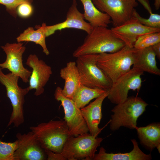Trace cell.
<instances>
[{"label":"cell","instance_id":"cell-1","mask_svg":"<svg viewBox=\"0 0 160 160\" xmlns=\"http://www.w3.org/2000/svg\"><path fill=\"white\" fill-rule=\"evenodd\" d=\"M126 45L124 42L116 37L111 29L99 26L93 28L88 34L83 44L73 53L75 57L90 54L113 53Z\"/></svg>","mask_w":160,"mask_h":160},{"label":"cell","instance_id":"cell-2","mask_svg":"<svg viewBox=\"0 0 160 160\" xmlns=\"http://www.w3.org/2000/svg\"><path fill=\"white\" fill-rule=\"evenodd\" d=\"M139 49L125 45L113 53L98 54L97 66L111 81L112 83L129 71L135 62Z\"/></svg>","mask_w":160,"mask_h":160},{"label":"cell","instance_id":"cell-3","mask_svg":"<svg viewBox=\"0 0 160 160\" xmlns=\"http://www.w3.org/2000/svg\"><path fill=\"white\" fill-rule=\"evenodd\" d=\"M29 129L36 136L41 147L45 150L60 153L71 134L64 120H51L43 122Z\"/></svg>","mask_w":160,"mask_h":160},{"label":"cell","instance_id":"cell-4","mask_svg":"<svg viewBox=\"0 0 160 160\" xmlns=\"http://www.w3.org/2000/svg\"><path fill=\"white\" fill-rule=\"evenodd\" d=\"M148 105L140 97H128L123 102L116 104L111 110L113 114L109 122L110 129L113 131L122 127L135 129L138 118L145 111Z\"/></svg>","mask_w":160,"mask_h":160},{"label":"cell","instance_id":"cell-5","mask_svg":"<svg viewBox=\"0 0 160 160\" xmlns=\"http://www.w3.org/2000/svg\"><path fill=\"white\" fill-rule=\"evenodd\" d=\"M19 78L11 72L5 74L0 68V82L6 88L7 96L10 101L12 108L7 127L13 124L15 127H18L24 121V97L30 90L28 87L22 88L19 86Z\"/></svg>","mask_w":160,"mask_h":160},{"label":"cell","instance_id":"cell-6","mask_svg":"<svg viewBox=\"0 0 160 160\" xmlns=\"http://www.w3.org/2000/svg\"><path fill=\"white\" fill-rule=\"evenodd\" d=\"M98 54H90L76 57V63L82 84L87 87L108 91L112 82L97 66Z\"/></svg>","mask_w":160,"mask_h":160},{"label":"cell","instance_id":"cell-7","mask_svg":"<svg viewBox=\"0 0 160 160\" xmlns=\"http://www.w3.org/2000/svg\"><path fill=\"white\" fill-rule=\"evenodd\" d=\"M103 140L102 138L88 133L71 136L66 140L60 153L66 160H93Z\"/></svg>","mask_w":160,"mask_h":160},{"label":"cell","instance_id":"cell-8","mask_svg":"<svg viewBox=\"0 0 160 160\" xmlns=\"http://www.w3.org/2000/svg\"><path fill=\"white\" fill-rule=\"evenodd\" d=\"M144 72L135 67L118 78L112 83L107 97L112 103L117 104L128 97L130 90H140L142 81L141 76Z\"/></svg>","mask_w":160,"mask_h":160},{"label":"cell","instance_id":"cell-9","mask_svg":"<svg viewBox=\"0 0 160 160\" xmlns=\"http://www.w3.org/2000/svg\"><path fill=\"white\" fill-rule=\"evenodd\" d=\"M92 0L98 10L109 16L114 27L131 19L134 8L138 5L136 0Z\"/></svg>","mask_w":160,"mask_h":160},{"label":"cell","instance_id":"cell-10","mask_svg":"<svg viewBox=\"0 0 160 160\" xmlns=\"http://www.w3.org/2000/svg\"><path fill=\"white\" fill-rule=\"evenodd\" d=\"M62 88L57 87L55 91V99L61 103L65 113L64 121L71 135L77 136L89 132L87 125L82 116L81 109L77 107L71 99L62 93Z\"/></svg>","mask_w":160,"mask_h":160},{"label":"cell","instance_id":"cell-11","mask_svg":"<svg viewBox=\"0 0 160 160\" xmlns=\"http://www.w3.org/2000/svg\"><path fill=\"white\" fill-rule=\"evenodd\" d=\"M21 42L7 43L1 48L6 55V58L3 63H0L2 70L8 69L10 72L19 76L25 83L28 82L31 71L25 68L23 64V55L25 47Z\"/></svg>","mask_w":160,"mask_h":160},{"label":"cell","instance_id":"cell-12","mask_svg":"<svg viewBox=\"0 0 160 160\" xmlns=\"http://www.w3.org/2000/svg\"><path fill=\"white\" fill-rule=\"evenodd\" d=\"M17 147L14 153L15 160H44L47 159L44 150L33 132L31 131L16 135Z\"/></svg>","mask_w":160,"mask_h":160},{"label":"cell","instance_id":"cell-13","mask_svg":"<svg viewBox=\"0 0 160 160\" xmlns=\"http://www.w3.org/2000/svg\"><path fill=\"white\" fill-rule=\"evenodd\" d=\"M26 64L32 69L28 87L30 90H35V95H40L44 92V87L52 74V68L35 54L29 56Z\"/></svg>","mask_w":160,"mask_h":160},{"label":"cell","instance_id":"cell-14","mask_svg":"<svg viewBox=\"0 0 160 160\" xmlns=\"http://www.w3.org/2000/svg\"><path fill=\"white\" fill-rule=\"evenodd\" d=\"M114 35L123 41L126 45L133 47L137 38L143 35L153 32H160V28L146 26L137 20L132 18L122 25L111 28Z\"/></svg>","mask_w":160,"mask_h":160},{"label":"cell","instance_id":"cell-15","mask_svg":"<svg viewBox=\"0 0 160 160\" xmlns=\"http://www.w3.org/2000/svg\"><path fill=\"white\" fill-rule=\"evenodd\" d=\"M76 0L72 3L67 12L66 19L64 21L56 24L45 27L46 36L54 34L57 31L66 28H75L83 30L87 34L89 33L93 27L89 23L84 20L83 13L80 12L77 8Z\"/></svg>","mask_w":160,"mask_h":160},{"label":"cell","instance_id":"cell-16","mask_svg":"<svg viewBox=\"0 0 160 160\" xmlns=\"http://www.w3.org/2000/svg\"><path fill=\"white\" fill-rule=\"evenodd\" d=\"M108 91L102 95L86 106L81 109L82 116L87 125L90 133L97 136L102 129L98 127L102 117V107L103 101L107 97Z\"/></svg>","mask_w":160,"mask_h":160},{"label":"cell","instance_id":"cell-17","mask_svg":"<svg viewBox=\"0 0 160 160\" xmlns=\"http://www.w3.org/2000/svg\"><path fill=\"white\" fill-rule=\"evenodd\" d=\"M133 148L130 152L125 153H108L103 147L95 154L93 160H150L152 159L151 154L144 153L139 148L136 140H131Z\"/></svg>","mask_w":160,"mask_h":160},{"label":"cell","instance_id":"cell-18","mask_svg":"<svg viewBox=\"0 0 160 160\" xmlns=\"http://www.w3.org/2000/svg\"><path fill=\"white\" fill-rule=\"evenodd\" d=\"M60 73V77L65 80L62 93L66 97L72 99L75 91L81 84L76 62L68 63L65 67L61 69Z\"/></svg>","mask_w":160,"mask_h":160},{"label":"cell","instance_id":"cell-19","mask_svg":"<svg viewBox=\"0 0 160 160\" xmlns=\"http://www.w3.org/2000/svg\"><path fill=\"white\" fill-rule=\"evenodd\" d=\"M136 129L142 145L147 150L152 151L155 148L160 152V124L152 123L146 126L138 127Z\"/></svg>","mask_w":160,"mask_h":160},{"label":"cell","instance_id":"cell-20","mask_svg":"<svg viewBox=\"0 0 160 160\" xmlns=\"http://www.w3.org/2000/svg\"><path fill=\"white\" fill-rule=\"evenodd\" d=\"M84 7L85 20L93 27L101 26L107 27L111 23V18L107 14L98 10L92 0H80Z\"/></svg>","mask_w":160,"mask_h":160},{"label":"cell","instance_id":"cell-21","mask_svg":"<svg viewBox=\"0 0 160 160\" xmlns=\"http://www.w3.org/2000/svg\"><path fill=\"white\" fill-rule=\"evenodd\" d=\"M156 57L151 47L139 49L133 67L143 72L159 76L160 70L157 66Z\"/></svg>","mask_w":160,"mask_h":160},{"label":"cell","instance_id":"cell-22","mask_svg":"<svg viewBox=\"0 0 160 160\" xmlns=\"http://www.w3.org/2000/svg\"><path fill=\"white\" fill-rule=\"evenodd\" d=\"M45 23H43L41 25L37 26L36 29L34 30L32 27H29L25 30L17 37L18 42L22 41H31L35 42L41 46L43 52L47 55L49 54V52L47 47L45 39L46 36Z\"/></svg>","mask_w":160,"mask_h":160},{"label":"cell","instance_id":"cell-23","mask_svg":"<svg viewBox=\"0 0 160 160\" xmlns=\"http://www.w3.org/2000/svg\"><path fill=\"white\" fill-rule=\"evenodd\" d=\"M106 91L90 88L81 84L75 91L72 100L76 106L81 109L92 100L100 96Z\"/></svg>","mask_w":160,"mask_h":160},{"label":"cell","instance_id":"cell-24","mask_svg":"<svg viewBox=\"0 0 160 160\" xmlns=\"http://www.w3.org/2000/svg\"><path fill=\"white\" fill-rule=\"evenodd\" d=\"M160 42V32L145 34L139 36L135 42L133 47L142 49Z\"/></svg>","mask_w":160,"mask_h":160},{"label":"cell","instance_id":"cell-25","mask_svg":"<svg viewBox=\"0 0 160 160\" xmlns=\"http://www.w3.org/2000/svg\"><path fill=\"white\" fill-rule=\"evenodd\" d=\"M17 145L16 140L12 142L0 140V160H15L14 153Z\"/></svg>","mask_w":160,"mask_h":160},{"label":"cell","instance_id":"cell-26","mask_svg":"<svg viewBox=\"0 0 160 160\" xmlns=\"http://www.w3.org/2000/svg\"><path fill=\"white\" fill-rule=\"evenodd\" d=\"M32 0H0V4L4 5L7 11L11 15L16 18L17 17V9L22 3L28 2L31 3Z\"/></svg>","mask_w":160,"mask_h":160},{"label":"cell","instance_id":"cell-27","mask_svg":"<svg viewBox=\"0 0 160 160\" xmlns=\"http://www.w3.org/2000/svg\"><path fill=\"white\" fill-rule=\"evenodd\" d=\"M140 2L150 13L149 18L146 19V23L149 25L158 27L160 25V15L153 13L148 0H137Z\"/></svg>","mask_w":160,"mask_h":160},{"label":"cell","instance_id":"cell-28","mask_svg":"<svg viewBox=\"0 0 160 160\" xmlns=\"http://www.w3.org/2000/svg\"><path fill=\"white\" fill-rule=\"evenodd\" d=\"M33 9L31 3L25 2L19 5L17 9V14L21 17H29L33 13Z\"/></svg>","mask_w":160,"mask_h":160},{"label":"cell","instance_id":"cell-29","mask_svg":"<svg viewBox=\"0 0 160 160\" xmlns=\"http://www.w3.org/2000/svg\"><path fill=\"white\" fill-rule=\"evenodd\" d=\"M48 160H66L60 153H55L49 150H45Z\"/></svg>","mask_w":160,"mask_h":160},{"label":"cell","instance_id":"cell-30","mask_svg":"<svg viewBox=\"0 0 160 160\" xmlns=\"http://www.w3.org/2000/svg\"><path fill=\"white\" fill-rule=\"evenodd\" d=\"M152 49L159 60L160 59V42L151 46Z\"/></svg>","mask_w":160,"mask_h":160},{"label":"cell","instance_id":"cell-31","mask_svg":"<svg viewBox=\"0 0 160 160\" xmlns=\"http://www.w3.org/2000/svg\"><path fill=\"white\" fill-rule=\"evenodd\" d=\"M154 5L156 9H159L160 7V0H155Z\"/></svg>","mask_w":160,"mask_h":160}]
</instances>
